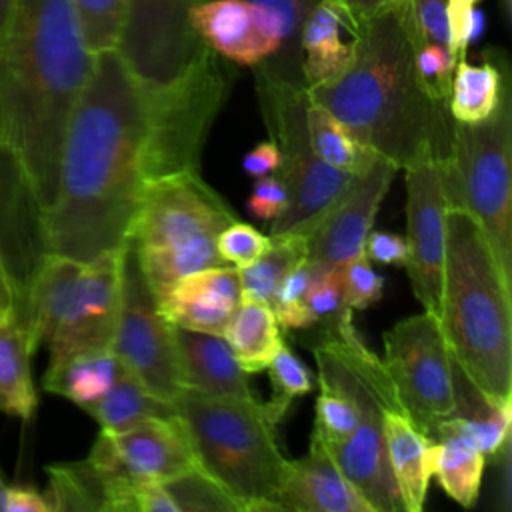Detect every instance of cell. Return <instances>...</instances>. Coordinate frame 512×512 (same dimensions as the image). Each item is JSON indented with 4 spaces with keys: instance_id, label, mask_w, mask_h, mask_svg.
<instances>
[{
    "instance_id": "6da1fadb",
    "label": "cell",
    "mask_w": 512,
    "mask_h": 512,
    "mask_svg": "<svg viewBox=\"0 0 512 512\" xmlns=\"http://www.w3.org/2000/svg\"><path fill=\"white\" fill-rule=\"evenodd\" d=\"M146 100L122 54L102 50L62 138L48 252L92 260L122 250L144 188Z\"/></svg>"
},
{
    "instance_id": "7a4b0ae2",
    "label": "cell",
    "mask_w": 512,
    "mask_h": 512,
    "mask_svg": "<svg viewBox=\"0 0 512 512\" xmlns=\"http://www.w3.org/2000/svg\"><path fill=\"white\" fill-rule=\"evenodd\" d=\"M94 66L72 0H14L0 44V140L46 212L62 138Z\"/></svg>"
},
{
    "instance_id": "3957f363",
    "label": "cell",
    "mask_w": 512,
    "mask_h": 512,
    "mask_svg": "<svg viewBox=\"0 0 512 512\" xmlns=\"http://www.w3.org/2000/svg\"><path fill=\"white\" fill-rule=\"evenodd\" d=\"M306 92L398 170L450 154L454 118L418 76L406 0L358 24L344 70Z\"/></svg>"
},
{
    "instance_id": "277c9868",
    "label": "cell",
    "mask_w": 512,
    "mask_h": 512,
    "mask_svg": "<svg viewBox=\"0 0 512 512\" xmlns=\"http://www.w3.org/2000/svg\"><path fill=\"white\" fill-rule=\"evenodd\" d=\"M448 350L470 384L492 404L512 400V282L478 222L446 210V254L438 316Z\"/></svg>"
},
{
    "instance_id": "5b68a950",
    "label": "cell",
    "mask_w": 512,
    "mask_h": 512,
    "mask_svg": "<svg viewBox=\"0 0 512 512\" xmlns=\"http://www.w3.org/2000/svg\"><path fill=\"white\" fill-rule=\"evenodd\" d=\"M200 468L244 512L280 510L274 496L288 458L276 440V422L256 398H220L184 388L174 400Z\"/></svg>"
},
{
    "instance_id": "8992f818",
    "label": "cell",
    "mask_w": 512,
    "mask_h": 512,
    "mask_svg": "<svg viewBox=\"0 0 512 512\" xmlns=\"http://www.w3.org/2000/svg\"><path fill=\"white\" fill-rule=\"evenodd\" d=\"M234 220L230 206L200 172L146 182L128 242L154 296L160 298L184 274L226 264L216 240Z\"/></svg>"
},
{
    "instance_id": "52a82bcc",
    "label": "cell",
    "mask_w": 512,
    "mask_h": 512,
    "mask_svg": "<svg viewBox=\"0 0 512 512\" xmlns=\"http://www.w3.org/2000/svg\"><path fill=\"white\" fill-rule=\"evenodd\" d=\"M122 250L76 260L48 252L26 294L22 324L50 356L110 348L120 304Z\"/></svg>"
},
{
    "instance_id": "ba28073f",
    "label": "cell",
    "mask_w": 512,
    "mask_h": 512,
    "mask_svg": "<svg viewBox=\"0 0 512 512\" xmlns=\"http://www.w3.org/2000/svg\"><path fill=\"white\" fill-rule=\"evenodd\" d=\"M448 206L466 210L484 232L498 266L512 282V94L476 124L454 120L442 162Z\"/></svg>"
},
{
    "instance_id": "9c48e42d",
    "label": "cell",
    "mask_w": 512,
    "mask_h": 512,
    "mask_svg": "<svg viewBox=\"0 0 512 512\" xmlns=\"http://www.w3.org/2000/svg\"><path fill=\"white\" fill-rule=\"evenodd\" d=\"M228 60L206 46L172 82L144 88L146 140L144 184L200 172V158L210 128L232 86Z\"/></svg>"
},
{
    "instance_id": "30bf717a",
    "label": "cell",
    "mask_w": 512,
    "mask_h": 512,
    "mask_svg": "<svg viewBox=\"0 0 512 512\" xmlns=\"http://www.w3.org/2000/svg\"><path fill=\"white\" fill-rule=\"evenodd\" d=\"M256 98L270 140L280 152L278 176L288 192L286 210L270 224V236H308L350 182V174L324 164L310 142L306 86L254 66Z\"/></svg>"
},
{
    "instance_id": "8fae6325",
    "label": "cell",
    "mask_w": 512,
    "mask_h": 512,
    "mask_svg": "<svg viewBox=\"0 0 512 512\" xmlns=\"http://www.w3.org/2000/svg\"><path fill=\"white\" fill-rule=\"evenodd\" d=\"M332 336L348 364L358 422L352 434L338 446L328 448L346 478L356 486L372 512H400V496L388 466L384 444V410L402 408L382 360L364 344L352 322ZM404 512V510H402Z\"/></svg>"
},
{
    "instance_id": "7c38bea8",
    "label": "cell",
    "mask_w": 512,
    "mask_h": 512,
    "mask_svg": "<svg viewBox=\"0 0 512 512\" xmlns=\"http://www.w3.org/2000/svg\"><path fill=\"white\" fill-rule=\"evenodd\" d=\"M382 364L402 410L434 440L456 408V362L438 318L422 310L388 328Z\"/></svg>"
},
{
    "instance_id": "4fadbf2b",
    "label": "cell",
    "mask_w": 512,
    "mask_h": 512,
    "mask_svg": "<svg viewBox=\"0 0 512 512\" xmlns=\"http://www.w3.org/2000/svg\"><path fill=\"white\" fill-rule=\"evenodd\" d=\"M110 348L158 398L174 402L184 390L176 326L160 312L130 242L122 248L120 304Z\"/></svg>"
},
{
    "instance_id": "5bb4252c",
    "label": "cell",
    "mask_w": 512,
    "mask_h": 512,
    "mask_svg": "<svg viewBox=\"0 0 512 512\" xmlns=\"http://www.w3.org/2000/svg\"><path fill=\"white\" fill-rule=\"evenodd\" d=\"M202 0H128L118 52L144 88L180 76L206 48L190 24Z\"/></svg>"
},
{
    "instance_id": "9a60e30c",
    "label": "cell",
    "mask_w": 512,
    "mask_h": 512,
    "mask_svg": "<svg viewBox=\"0 0 512 512\" xmlns=\"http://www.w3.org/2000/svg\"><path fill=\"white\" fill-rule=\"evenodd\" d=\"M406 172V272L422 310L440 316L448 198L442 162L420 160Z\"/></svg>"
},
{
    "instance_id": "2e32d148",
    "label": "cell",
    "mask_w": 512,
    "mask_h": 512,
    "mask_svg": "<svg viewBox=\"0 0 512 512\" xmlns=\"http://www.w3.org/2000/svg\"><path fill=\"white\" fill-rule=\"evenodd\" d=\"M86 460L104 474L162 484L200 466L178 416H152L122 432L100 430Z\"/></svg>"
},
{
    "instance_id": "e0dca14e",
    "label": "cell",
    "mask_w": 512,
    "mask_h": 512,
    "mask_svg": "<svg viewBox=\"0 0 512 512\" xmlns=\"http://www.w3.org/2000/svg\"><path fill=\"white\" fill-rule=\"evenodd\" d=\"M396 172L398 168L380 156L368 170L354 174L306 236V260L318 266L344 268L348 260L358 256Z\"/></svg>"
},
{
    "instance_id": "ac0fdd59",
    "label": "cell",
    "mask_w": 512,
    "mask_h": 512,
    "mask_svg": "<svg viewBox=\"0 0 512 512\" xmlns=\"http://www.w3.org/2000/svg\"><path fill=\"white\" fill-rule=\"evenodd\" d=\"M200 40L228 62L260 66L282 48V26L274 12L246 0H204L190 10Z\"/></svg>"
},
{
    "instance_id": "d6986e66",
    "label": "cell",
    "mask_w": 512,
    "mask_h": 512,
    "mask_svg": "<svg viewBox=\"0 0 512 512\" xmlns=\"http://www.w3.org/2000/svg\"><path fill=\"white\" fill-rule=\"evenodd\" d=\"M46 254L44 210L20 160L0 140V256L24 294Z\"/></svg>"
},
{
    "instance_id": "ffe728a7",
    "label": "cell",
    "mask_w": 512,
    "mask_h": 512,
    "mask_svg": "<svg viewBox=\"0 0 512 512\" xmlns=\"http://www.w3.org/2000/svg\"><path fill=\"white\" fill-rule=\"evenodd\" d=\"M274 502L280 510L292 512H372L314 432L306 456L288 460Z\"/></svg>"
},
{
    "instance_id": "44dd1931",
    "label": "cell",
    "mask_w": 512,
    "mask_h": 512,
    "mask_svg": "<svg viewBox=\"0 0 512 512\" xmlns=\"http://www.w3.org/2000/svg\"><path fill=\"white\" fill-rule=\"evenodd\" d=\"M156 302L174 326L222 336L240 302L238 268L220 264L184 274Z\"/></svg>"
},
{
    "instance_id": "7402d4cb",
    "label": "cell",
    "mask_w": 512,
    "mask_h": 512,
    "mask_svg": "<svg viewBox=\"0 0 512 512\" xmlns=\"http://www.w3.org/2000/svg\"><path fill=\"white\" fill-rule=\"evenodd\" d=\"M184 388L220 398H256L226 338L176 326Z\"/></svg>"
},
{
    "instance_id": "603a6c76",
    "label": "cell",
    "mask_w": 512,
    "mask_h": 512,
    "mask_svg": "<svg viewBox=\"0 0 512 512\" xmlns=\"http://www.w3.org/2000/svg\"><path fill=\"white\" fill-rule=\"evenodd\" d=\"M384 444L388 466L404 512H420L426 502L432 438L402 408L384 410Z\"/></svg>"
},
{
    "instance_id": "cb8c5ba5",
    "label": "cell",
    "mask_w": 512,
    "mask_h": 512,
    "mask_svg": "<svg viewBox=\"0 0 512 512\" xmlns=\"http://www.w3.org/2000/svg\"><path fill=\"white\" fill-rule=\"evenodd\" d=\"M356 28L324 0H316L300 30L304 86H316L338 76L354 48Z\"/></svg>"
},
{
    "instance_id": "d4e9b609",
    "label": "cell",
    "mask_w": 512,
    "mask_h": 512,
    "mask_svg": "<svg viewBox=\"0 0 512 512\" xmlns=\"http://www.w3.org/2000/svg\"><path fill=\"white\" fill-rule=\"evenodd\" d=\"M120 368L122 364L112 348L74 350L50 356L42 386L84 408L110 390Z\"/></svg>"
},
{
    "instance_id": "484cf974",
    "label": "cell",
    "mask_w": 512,
    "mask_h": 512,
    "mask_svg": "<svg viewBox=\"0 0 512 512\" xmlns=\"http://www.w3.org/2000/svg\"><path fill=\"white\" fill-rule=\"evenodd\" d=\"M508 88L510 72L502 54L486 52L482 64H470L460 58L450 84V116L462 124L482 122L494 114Z\"/></svg>"
},
{
    "instance_id": "4316f807",
    "label": "cell",
    "mask_w": 512,
    "mask_h": 512,
    "mask_svg": "<svg viewBox=\"0 0 512 512\" xmlns=\"http://www.w3.org/2000/svg\"><path fill=\"white\" fill-rule=\"evenodd\" d=\"M36 344L22 322L0 326V412L30 420L38 406L32 378Z\"/></svg>"
},
{
    "instance_id": "83f0119b",
    "label": "cell",
    "mask_w": 512,
    "mask_h": 512,
    "mask_svg": "<svg viewBox=\"0 0 512 512\" xmlns=\"http://www.w3.org/2000/svg\"><path fill=\"white\" fill-rule=\"evenodd\" d=\"M222 336L246 374L266 370L278 348L284 344L270 304L256 300L238 302Z\"/></svg>"
},
{
    "instance_id": "f1b7e54d",
    "label": "cell",
    "mask_w": 512,
    "mask_h": 512,
    "mask_svg": "<svg viewBox=\"0 0 512 512\" xmlns=\"http://www.w3.org/2000/svg\"><path fill=\"white\" fill-rule=\"evenodd\" d=\"M104 432H122L146 418L176 416L174 402L152 394L130 370L120 368L110 390L96 402L84 406Z\"/></svg>"
},
{
    "instance_id": "f546056e",
    "label": "cell",
    "mask_w": 512,
    "mask_h": 512,
    "mask_svg": "<svg viewBox=\"0 0 512 512\" xmlns=\"http://www.w3.org/2000/svg\"><path fill=\"white\" fill-rule=\"evenodd\" d=\"M486 456L458 434H442L430 446V472L440 488L460 506L478 500Z\"/></svg>"
},
{
    "instance_id": "4dcf8cb0",
    "label": "cell",
    "mask_w": 512,
    "mask_h": 512,
    "mask_svg": "<svg viewBox=\"0 0 512 512\" xmlns=\"http://www.w3.org/2000/svg\"><path fill=\"white\" fill-rule=\"evenodd\" d=\"M308 134L316 156L334 170L344 174H360L368 170L376 158L374 150L364 146L340 120H336L326 108L308 98L306 106Z\"/></svg>"
},
{
    "instance_id": "1f68e13d",
    "label": "cell",
    "mask_w": 512,
    "mask_h": 512,
    "mask_svg": "<svg viewBox=\"0 0 512 512\" xmlns=\"http://www.w3.org/2000/svg\"><path fill=\"white\" fill-rule=\"evenodd\" d=\"M306 258V236L278 234L270 236L268 248L248 266L238 268L240 300L270 304L276 288L292 266Z\"/></svg>"
},
{
    "instance_id": "d6a6232c",
    "label": "cell",
    "mask_w": 512,
    "mask_h": 512,
    "mask_svg": "<svg viewBox=\"0 0 512 512\" xmlns=\"http://www.w3.org/2000/svg\"><path fill=\"white\" fill-rule=\"evenodd\" d=\"M48 488L44 496L54 510H102L104 492L102 480L92 464L82 462L54 464L48 470Z\"/></svg>"
},
{
    "instance_id": "836d02e7",
    "label": "cell",
    "mask_w": 512,
    "mask_h": 512,
    "mask_svg": "<svg viewBox=\"0 0 512 512\" xmlns=\"http://www.w3.org/2000/svg\"><path fill=\"white\" fill-rule=\"evenodd\" d=\"M204 2V0H202ZM252 4H258L262 8H268L276 14L282 26V48L266 64H260L258 68L284 78L294 84L304 86L302 78V56H300V30L302 24L314 6L316 0H246Z\"/></svg>"
},
{
    "instance_id": "e575fe53",
    "label": "cell",
    "mask_w": 512,
    "mask_h": 512,
    "mask_svg": "<svg viewBox=\"0 0 512 512\" xmlns=\"http://www.w3.org/2000/svg\"><path fill=\"white\" fill-rule=\"evenodd\" d=\"M306 304L320 334H334L352 322V310L344 302V268L312 264Z\"/></svg>"
},
{
    "instance_id": "d590c367",
    "label": "cell",
    "mask_w": 512,
    "mask_h": 512,
    "mask_svg": "<svg viewBox=\"0 0 512 512\" xmlns=\"http://www.w3.org/2000/svg\"><path fill=\"white\" fill-rule=\"evenodd\" d=\"M88 48L98 54L118 48L128 0H72Z\"/></svg>"
},
{
    "instance_id": "8d00e7d4",
    "label": "cell",
    "mask_w": 512,
    "mask_h": 512,
    "mask_svg": "<svg viewBox=\"0 0 512 512\" xmlns=\"http://www.w3.org/2000/svg\"><path fill=\"white\" fill-rule=\"evenodd\" d=\"M266 370L272 384V398L264 404L272 420L278 424L284 418L290 402L296 396L308 394L314 384L306 364L286 344L278 348Z\"/></svg>"
},
{
    "instance_id": "74e56055",
    "label": "cell",
    "mask_w": 512,
    "mask_h": 512,
    "mask_svg": "<svg viewBox=\"0 0 512 512\" xmlns=\"http://www.w3.org/2000/svg\"><path fill=\"white\" fill-rule=\"evenodd\" d=\"M164 486L180 512H194V510L240 512L238 504L230 498V494L200 466L164 482Z\"/></svg>"
},
{
    "instance_id": "f35d334b",
    "label": "cell",
    "mask_w": 512,
    "mask_h": 512,
    "mask_svg": "<svg viewBox=\"0 0 512 512\" xmlns=\"http://www.w3.org/2000/svg\"><path fill=\"white\" fill-rule=\"evenodd\" d=\"M312 276V264L304 258L288 270L282 278L270 308L278 320V326L286 330H300L314 326V318L306 304V292Z\"/></svg>"
},
{
    "instance_id": "ab89813d",
    "label": "cell",
    "mask_w": 512,
    "mask_h": 512,
    "mask_svg": "<svg viewBox=\"0 0 512 512\" xmlns=\"http://www.w3.org/2000/svg\"><path fill=\"white\" fill-rule=\"evenodd\" d=\"M414 62L426 92L432 98L448 104L452 74L458 58L444 46L422 40L414 30Z\"/></svg>"
},
{
    "instance_id": "60d3db41",
    "label": "cell",
    "mask_w": 512,
    "mask_h": 512,
    "mask_svg": "<svg viewBox=\"0 0 512 512\" xmlns=\"http://www.w3.org/2000/svg\"><path fill=\"white\" fill-rule=\"evenodd\" d=\"M270 244V236L258 232L254 226L240 220L230 222L216 240L220 258L236 268L252 264Z\"/></svg>"
},
{
    "instance_id": "b9f144b4",
    "label": "cell",
    "mask_w": 512,
    "mask_h": 512,
    "mask_svg": "<svg viewBox=\"0 0 512 512\" xmlns=\"http://www.w3.org/2000/svg\"><path fill=\"white\" fill-rule=\"evenodd\" d=\"M384 278L360 252L344 264V302L350 310H366L382 296Z\"/></svg>"
},
{
    "instance_id": "7bdbcfd3",
    "label": "cell",
    "mask_w": 512,
    "mask_h": 512,
    "mask_svg": "<svg viewBox=\"0 0 512 512\" xmlns=\"http://www.w3.org/2000/svg\"><path fill=\"white\" fill-rule=\"evenodd\" d=\"M406 6L416 34L426 42L444 46L458 58L450 32L448 0H406Z\"/></svg>"
},
{
    "instance_id": "ee69618b",
    "label": "cell",
    "mask_w": 512,
    "mask_h": 512,
    "mask_svg": "<svg viewBox=\"0 0 512 512\" xmlns=\"http://www.w3.org/2000/svg\"><path fill=\"white\" fill-rule=\"evenodd\" d=\"M286 206L288 192L278 174L256 178L252 192L246 200V208L254 218L272 224L286 210Z\"/></svg>"
},
{
    "instance_id": "f6af8a7d",
    "label": "cell",
    "mask_w": 512,
    "mask_h": 512,
    "mask_svg": "<svg viewBox=\"0 0 512 512\" xmlns=\"http://www.w3.org/2000/svg\"><path fill=\"white\" fill-rule=\"evenodd\" d=\"M448 18L458 60L466 58L468 46L476 42L484 32L486 16L480 8H476V4H460L448 0Z\"/></svg>"
},
{
    "instance_id": "bcb514c9",
    "label": "cell",
    "mask_w": 512,
    "mask_h": 512,
    "mask_svg": "<svg viewBox=\"0 0 512 512\" xmlns=\"http://www.w3.org/2000/svg\"><path fill=\"white\" fill-rule=\"evenodd\" d=\"M362 252L370 262L388 264V266H406V260H408L406 238L394 232L370 230L364 240Z\"/></svg>"
},
{
    "instance_id": "7dc6e473",
    "label": "cell",
    "mask_w": 512,
    "mask_h": 512,
    "mask_svg": "<svg viewBox=\"0 0 512 512\" xmlns=\"http://www.w3.org/2000/svg\"><path fill=\"white\" fill-rule=\"evenodd\" d=\"M24 292L0 256V326L22 322Z\"/></svg>"
},
{
    "instance_id": "c3c4849f",
    "label": "cell",
    "mask_w": 512,
    "mask_h": 512,
    "mask_svg": "<svg viewBox=\"0 0 512 512\" xmlns=\"http://www.w3.org/2000/svg\"><path fill=\"white\" fill-rule=\"evenodd\" d=\"M242 170L250 178H264L278 174L280 170V152L272 140H264L256 144L250 152L244 154L242 158Z\"/></svg>"
},
{
    "instance_id": "681fc988",
    "label": "cell",
    "mask_w": 512,
    "mask_h": 512,
    "mask_svg": "<svg viewBox=\"0 0 512 512\" xmlns=\"http://www.w3.org/2000/svg\"><path fill=\"white\" fill-rule=\"evenodd\" d=\"M324 2H328L330 6L340 10L350 20V24L356 28L364 20L380 14L382 10L394 6L400 0H324Z\"/></svg>"
},
{
    "instance_id": "f907efd6",
    "label": "cell",
    "mask_w": 512,
    "mask_h": 512,
    "mask_svg": "<svg viewBox=\"0 0 512 512\" xmlns=\"http://www.w3.org/2000/svg\"><path fill=\"white\" fill-rule=\"evenodd\" d=\"M6 512H52V508L44 492H38L30 486H10Z\"/></svg>"
},
{
    "instance_id": "816d5d0a",
    "label": "cell",
    "mask_w": 512,
    "mask_h": 512,
    "mask_svg": "<svg viewBox=\"0 0 512 512\" xmlns=\"http://www.w3.org/2000/svg\"><path fill=\"white\" fill-rule=\"evenodd\" d=\"M12 4H14V0H0V44H2V38L6 32V26H8Z\"/></svg>"
},
{
    "instance_id": "f5cc1de1",
    "label": "cell",
    "mask_w": 512,
    "mask_h": 512,
    "mask_svg": "<svg viewBox=\"0 0 512 512\" xmlns=\"http://www.w3.org/2000/svg\"><path fill=\"white\" fill-rule=\"evenodd\" d=\"M8 488L10 484L4 482V478L0 476V512H6V498H8Z\"/></svg>"
},
{
    "instance_id": "db71d44e",
    "label": "cell",
    "mask_w": 512,
    "mask_h": 512,
    "mask_svg": "<svg viewBox=\"0 0 512 512\" xmlns=\"http://www.w3.org/2000/svg\"><path fill=\"white\" fill-rule=\"evenodd\" d=\"M450 2H460V4H476L478 0H450Z\"/></svg>"
}]
</instances>
